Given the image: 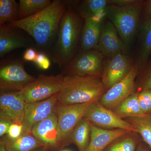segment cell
<instances>
[{
	"label": "cell",
	"instance_id": "cell-11",
	"mask_svg": "<svg viewBox=\"0 0 151 151\" xmlns=\"http://www.w3.org/2000/svg\"><path fill=\"white\" fill-rule=\"evenodd\" d=\"M134 65L127 54L119 53L108 58L103 64L101 81L109 89L125 78Z\"/></svg>",
	"mask_w": 151,
	"mask_h": 151
},
{
	"label": "cell",
	"instance_id": "cell-14",
	"mask_svg": "<svg viewBox=\"0 0 151 151\" xmlns=\"http://www.w3.org/2000/svg\"><path fill=\"white\" fill-rule=\"evenodd\" d=\"M96 49L108 58L119 53L127 54L128 49L112 23L107 20L103 23Z\"/></svg>",
	"mask_w": 151,
	"mask_h": 151
},
{
	"label": "cell",
	"instance_id": "cell-33",
	"mask_svg": "<svg viewBox=\"0 0 151 151\" xmlns=\"http://www.w3.org/2000/svg\"><path fill=\"white\" fill-rule=\"evenodd\" d=\"M37 53L33 48L29 47L26 50L23 55V59L25 61H33L35 60Z\"/></svg>",
	"mask_w": 151,
	"mask_h": 151
},
{
	"label": "cell",
	"instance_id": "cell-25",
	"mask_svg": "<svg viewBox=\"0 0 151 151\" xmlns=\"http://www.w3.org/2000/svg\"><path fill=\"white\" fill-rule=\"evenodd\" d=\"M19 5L14 0L0 1V25L19 20Z\"/></svg>",
	"mask_w": 151,
	"mask_h": 151
},
{
	"label": "cell",
	"instance_id": "cell-7",
	"mask_svg": "<svg viewBox=\"0 0 151 151\" xmlns=\"http://www.w3.org/2000/svg\"><path fill=\"white\" fill-rule=\"evenodd\" d=\"M63 77L62 73L49 76L41 73L37 78L20 92L27 103L46 100L59 92Z\"/></svg>",
	"mask_w": 151,
	"mask_h": 151
},
{
	"label": "cell",
	"instance_id": "cell-23",
	"mask_svg": "<svg viewBox=\"0 0 151 151\" xmlns=\"http://www.w3.org/2000/svg\"><path fill=\"white\" fill-rule=\"evenodd\" d=\"M126 121L133 126L136 133L141 135L151 149V113L127 118Z\"/></svg>",
	"mask_w": 151,
	"mask_h": 151
},
{
	"label": "cell",
	"instance_id": "cell-24",
	"mask_svg": "<svg viewBox=\"0 0 151 151\" xmlns=\"http://www.w3.org/2000/svg\"><path fill=\"white\" fill-rule=\"evenodd\" d=\"M50 0H19V20L28 17L48 6Z\"/></svg>",
	"mask_w": 151,
	"mask_h": 151
},
{
	"label": "cell",
	"instance_id": "cell-16",
	"mask_svg": "<svg viewBox=\"0 0 151 151\" xmlns=\"http://www.w3.org/2000/svg\"><path fill=\"white\" fill-rule=\"evenodd\" d=\"M105 17V10L95 15L84 19L80 36L82 51L97 48Z\"/></svg>",
	"mask_w": 151,
	"mask_h": 151
},
{
	"label": "cell",
	"instance_id": "cell-39",
	"mask_svg": "<svg viewBox=\"0 0 151 151\" xmlns=\"http://www.w3.org/2000/svg\"><path fill=\"white\" fill-rule=\"evenodd\" d=\"M70 151V150H61V151Z\"/></svg>",
	"mask_w": 151,
	"mask_h": 151
},
{
	"label": "cell",
	"instance_id": "cell-3",
	"mask_svg": "<svg viewBox=\"0 0 151 151\" xmlns=\"http://www.w3.org/2000/svg\"><path fill=\"white\" fill-rule=\"evenodd\" d=\"M107 89L100 77L64 75L58 105H74L100 100Z\"/></svg>",
	"mask_w": 151,
	"mask_h": 151
},
{
	"label": "cell",
	"instance_id": "cell-13",
	"mask_svg": "<svg viewBox=\"0 0 151 151\" xmlns=\"http://www.w3.org/2000/svg\"><path fill=\"white\" fill-rule=\"evenodd\" d=\"M26 103L20 91L1 92L0 119L22 124Z\"/></svg>",
	"mask_w": 151,
	"mask_h": 151
},
{
	"label": "cell",
	"instance_id": "cell-10",
	"mask_svg": "<svg viewBox=\"0 0 151 151\" xmlns=\"http://www.w3.org/2000/svg\"><path fill=\"white\" fill-rule=\"evenodd\" d=\"M138 70L137 64L133 66L125 78L107 90L100 99L102 105L113 111L123 100L133 94Z\"/></svg>",
	"mask_w": 151,
	"mask_h": 151
},
{
	"label": "cell",
	"instance_id": "cell-19",
	"mask_svg": "<svg viewBox=\"0 0 151 151\" xmlns=\"http://www.w3.org/2000/svg\"><path fill=\"white\" fill-rule=\"evenodd\" d=\"M0 143L4 145L7 151H32L45 147L32 134L26 133L15 139H9L5 135Z\"/></svg>",
	"mask_w": 151,
	"mask_h": 151
},
{
	"label": "cell",
	"instance_id": "cell-4",
	"mask_svg": "<svg viewBox=\"0 0 151 151\" xmlns=\"http://www.w3.org/2000/svg\"><path fill=\"white\" fill-rule=\"evenodd\" d=\"M143 2L126 6L109 5L105 9L106 16L116 28L121 39L129 49L138 29Z\"/></svg>",
	"mask_w": 151,
	"mask_h": 151
},
{
	"label": "cell",
	"instance_id": "cell-38",
	"mask_svg": "<svg viewBox=\"0 0 151 151\" xmlns=\"http://www.w3.org/2000/svg\"><path fill=\"white\" fill-rule=\"evenodd\" d=\"M0 151H7L4 144L0 143Z\"/></svg>",
	"mask_w": 151,
	"mask_h": 151
},
{
	"label": "cell",
	"instance_id": "cell-29",
	"mask_svg": "<svg viewBox=\"0 0 151 151\" xmlns=\"http://www.w3.org/2000/svg\"><path fill=\"white\" fill-rule=\"evenodd\" d=\"M39 68L42 70H47L50 66V61L47 55L42 52L37 53L35 60L33 62Z\"/></svg>",
	"mask_w": 151,
	"mask_h": 151
},
{
	"label": "cell",
	"instance_id": "cell-37",
	"mask_svg": "<svg viewBox=\"0 0 151 151\" xmlns=\"http://www.w3.org/2000/svg\"><path fill=\"white\" fill-rule=\"evenodd\" d=\"M32 151H49L48 148L46 147H41Z\"/></svg>",
	"mask_w": 151,
	"mask_h": 151
},
{
	"label": "cell",
	"instance_id": "cell-32",
	"mask_svg": "<svg viewBox=\"0 0 151 151\" xmlns=\"http://www.w3.org/2000/svg\"><path fill=\"white\" fill-rule=\"evenodd\" d=\"M12 123L5 119H0V137L7 134L9 129Z\"/></svg>",
	"mask_w": 151,
	"mask_h": 151
},
{
	"label": "cell",
	"instance_id": "cell-30",
	"mask_svg": "<svg viewBox=\"0 0 151 151\" xmlns=\"http://www.w3.org/2000/svg\"><path fill=\"white\" fill-rule=\"evenodd\" d=\"M23 133L22 124L14 123L11 125L6 136L10 139H15L20 137Z\"/></svg>",
	"mask_w": 151,
	"mask_h": 151
},
{
	"label": "cell",
	"instance_id": "cell-20",
	"mask_svg": "<svg viewBox=\"0 0 151 151\" xmlns=\"http://www.w3.org/2000/svg\"><path fill=\"white\" fill-rule=\"evenodd\" d=\"M140 49L137 64L143 69L147 63L151 54V17L146 18L139 27Z\"/></svg>",
	"mask_w": 151,
	"mask_h": 151
},
{
	"label": "cell",
	"instance_id": "cell-22",
	"mask_svg": "<svg viewBox=\"0 0 151 151\" xmlns=\"http://www.w3.org/2000/svg\"><path fill=\"white\" fill-rule=\"evenodd\" d=\"M90 122L84 117L77 124L71 135V142L78 151H86L90 142Z\"/></svg>",
	"mask_w": 151,
	"mask_h": 151
},
{
	"label": "cell",
	"instance_id": "cell-27",
	"mask_svg": "<svg viewBox=\"0 0 151 151\" xmlns=\"http://www.w3.org/2000/svg\"><path fill=\"white\" fill-rule=\"evenodd\" d=\"M124 137L111 143L104 151H136L140 143L137 140L130 136Z\"/></svg>",
	"mask_w": 151,
	"mask_h": 151
},
{
	"label": "cell",
	"instance_id": "cell-26",
	"mask_svg": "<svg viewBox=\"0 0 151 151\" xmlns=\"http://www.w3.org/2000/svg\"><path fill=\"white\" fill-rule=\"evenodd\" d=\"M108 6V0L84 1L78 7V14L84 19L105 11Z\"/></svg>",
	"mask_w": 151,
	"mask_h": 151
},
{
	"label": "cell",
	"instance_id": "cell-12",
	"mask_svg": "<svg viewBox=\"0 0 151 151\" xmlns=\"http://www.w3.org/2000/svg\"><path fill=\"white\" fill-rule=\"evenodd\" d=\"M58 103V93L43 101L26 104L22 123L23 133L31 134L33 127L53 113Z\"/></svg>",
	"mask_w": 151,
	"mask_h": 151
},
{
	"label": "cell",
	"instance_id": "cell-2",
	"mask_svg": "<svg viewBox=\"0 0 151 151\" xmlns=\"http://www.w3.org/2000/svg\"><path fill=\"white\" fill-rule=\"evenodd\" d=\"M81 19L72 6H67L60 23L56 42L50 54L52 61L63 69L74 57L82 28Z\"/></svg>",
	"mask_w": 151,
	"mask_h": 151
},
{
	"label": "cell",
	"instance_id": "cell-36",
	"mask_svg": "<svg viewBox=\"0 0 151 151\" xmlns=\"http://www.w3.org/2000/svg\"><path fill=\"white\" fill-rule=\"evenodd\" d=\"M145 13L147 18L151 17V1H148L146 8Z\"/></svg>",
	"mask_w": 151,
	"mask_h": 151
},
{
	"label": "cell",
	"instance_id": "cell-35",
	"mask_svg": "<svg viewBox=\"0 0 151 151\" xmlns=\"http://www.w3.org/2000/svg\"><path fill=\"white\" fill-rule=\"evenodd\" d=\"M136 151H151V149L148 146H147L140 143Z\"/></svg>",
	"mask_w": 151,
	"mask_h": 151
},
{
	"label": "cell",
	"instance_id": "cell-8",
	"mask_svg": "<svg viewBox=\"0 0 151 151\" xmlns=\"http://www.w3.org/2000/svg\"><path fill=\"white\" fill-rule=\"evenodd\" d=\"M103 54L96 49L82 51L63 68L62 73L100 77L103 73Z\"/></svg>",
	"mask_w": 151,
	"mask_h": 151
},
{
	"label": "cell",
	"instance_id": "cell-9",
	"mask_svg": "<svg viewBox=\"0 0 151 151\" xmlns=\"http://www.w3.org/2000/svg\"><path fill=\"white\" fill-rule=\"evenodd\" d=\"M84 117L94 126L101 129H123L137 133L129 123L120 118L112 110L105 108L99 100L91 104Z\"/></svg>",
	"mask_w": 151,
	"mask_h": 151
},
{
	"label": "cell",
	"instance_id": "cell-17",
	"mask_svg": "<svg viewBox=\"0 0 151 151\" xmlns=\"http://www.w3.org/2000/svg\"><path fill=\"white\" fill-rule=\"evenodd\" d=\"M21 29L9 24L0 25V57L10 52L29 46V42Z\"/></svg>",
	"mask_w": 151,
	"mask_h": 151
},
{
	"label": "cell",
	"instance_id": "cell-18",
	"mask_svg": "<svg viewBox=\"0 0 151 151\" xmlns=\"http://www.w3.org/2000/svg\"><path fill=\"white\" fill-rule=\"evenodd\" d=\"M90 140L86 151H104L111 143L122 136L132 133L123 129H105L98 128L91 123Z\"/></svg>",
	"mask_w": 151,
	"mask_h": 151
},
{
	"label": "cell",
	"instance_id": "cell-21",
	"mask_svg": "<svg viewBox=\"0 0 151 151\" xmlns=\"http://www.w3.org/2000/svg\"><path fill=\"white\" fill-rule=\"evenodd\" d=\"M138 93H133L123 100L113 110V112L122 119L144 114L138 100Z\"/></svg>",
	"mask_w": 151,
	"mask_h": 151
},
{
	"label": "cell",
	"instance_id": "cell-15",
	"mask_svg": "<svg viewBox=\"0 0 151 151\" xmlns=\"http://www.w3.org/2000/svg\"><path fill=\"white\" fill-rule=\"evenodd\" d=\"M58 121L56 109L48 117L36 124L33 127L31 134L49 151H59L58 136Z\"/></svg>",
	"mask_w": 151,
	"mask_h": 151
},
{
	"label": "cell",
	"instance_id": "cell-1",
	"mask_svg": "<svg viewBox=\"0 0 151 151\" xmlns=\"http://www.w3.org/2000/svg\"><path fill=\"white\" fill-rule=\"evenodd\" d=\"M66 2L54 0L48 6L28 17L9 24L27 33L41 48L48 47L57 35Z\"/></svg>",
	"mask_w": 151,
	"mask_h": 151
},
{
	"label": "cell",
	"instance_id": "cell-5",
	"mask_svg": "<svg viewBox=\"0 0 151 151\" xmlns=\"http://www.w3.org/2000/svg\"><path fill=\"white\" fill-rule=\"evenodd\" d=\"M94 102L74 105L57 104L56 111L58 121V143L59 151L72 143L71 135L74 128L84 118L86 111Z\"/></svg>",
	"mask_w": 151,
	"mask_h": 151
},
{
	"label": "cell",
	"instance_id": "cell-31",
	"mask_svg": "<svg viewBox=\"0 0 151 151\" xmlns=\"http://www.w3.org/2000/svg\"><path fill=\"white\" fill-rule=\"evenodd\" d=\"M137 0H109V5L124 7L132 5L139 2Z\"/></svg>",
	"mask_w": 151,
	"mask_h": 151
},
{
	"label": "cell",
	"instance_id": "cell-34",
	"mask_svg": "<svg viewBox=\"0 0 151 151\" xmlns=\"http://www.w3.org/2000/svg\"><path fill=\"white\" fill-rule=\"evenodd\" d=\"M143 87V89H151V68L145 78Z\"/></svg>",
	"mask_w": 151,
	"mask_h": 151
},
{
	"label": "cell",
	"instance_id": "cell-28",
	"mask_svg": "<svg viewBox=\"0 0 151 151\" xmlns=\"http://www.w3.org/2000/svg\"><path fill=\"white\" fill-rule=\"evenodd\" d=\"M138 100L144 114L151 113V89H143L138 93Z\"/></svg>",
	"mask_w": 151,
	"mask_h": 151
},
{
	"label": "cell",
	"instance_id": "cell-6",
	"mask_svg": "<svg viewBox=\"0 0 151 151\" xmlns=\"http://www.w3.org/2000/svg\"><path fill=\"white\" fill-rule=\"evenodd\" d=\"M35 78L26 71L24 61L22 60L7 59L1 61V90L22 91Z\"/></svg>",
	"mask_w": 151,
	"mask_h": 151
}]
</instances>
